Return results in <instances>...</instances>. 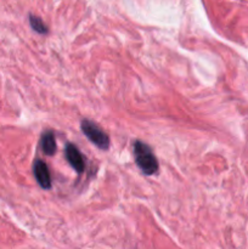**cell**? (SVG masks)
Listing matches in <instances>:
<instances>
[{
    "instance_id": "cell-1",
    "label": "cell",
    "mask_w": 248,
    "mask_h": 249,
    "mask_svg": "<svg viewBox=\"0 0 248 249\" xmlns=\"http://www.w3.org/2000/svg\"><path fill=\"white\" fill-rule=\"evenodd\" d=\"M134 157L138 167L145 175H153L158 172V160L152 148L145 142L135 141L134 143Z\"/></svg>"
},
{
    "instance_id": "cell-2",
    "label": "cell",
    "mask_w": 248,
    "mask_h": 249,
    "mask_svg": "<svg viewBox=\"0 0 248 249\" xmlns=\"http://www.w3.org/2000/svg\"><path fill=\"white\" fill-rule=\"evenodd\" d=\"M82 131L85 136L88 138V140L91 141L95 146H97L101 150H107L109 146V139L107 136V134L100 128L97 124H95L94 122H90L88 119H84L82 122Z\"/></svg>"
},
{
    "instance_id": "cell-3",
    "label": "cell",
    "mask_w": 248,
    "mask_h": 249,
    "mask_svg": "<svg viewBox=\"0 0 248 249\" xmlns=\"http://www.w3.org/2000/svg\"><path fill=\"white\" fill-rule=\"evenodd\" d=\"M66 158H67L68 163L71 164V167L75 170L77 173L82 174L85 170V160L84 157L82 156L80 151L75 147L72 143H67L66 146Z\"/></svg>"
},
{
    "instance_id": "cell-4",
    "label": "cell",
    "mask_w": 248,
    "mask_h": 249,
    "mask_svg": "<svg viewBox=\"0 0 248 249\" xmlns=\"http://www.w3.org/2000/svg\"><path fill=\"white\" fill-rule=\"evenodd\" d=\"M33 173L36 181L43 189H50L51 177L49 173V168L41 160H36L33 164Z\"/></svg>"
},
{
    "instance_id": "cell-5",
    "label": "cell",
    "mask_w": 248,
    "mask_h": 249,
    "mask_svg": "<svg viewBox=\"0 0 248 249\" xmlns=\"http://www.w3.org/2000/svg\"><path fill=\"white\" fill-rule=\"evenodd\" d=\"M41 148H43L44 153L48 156H53L56 152V141H55V135H53V131H45L41 136L40 140Z\"/></svg>"
},
{
    "instance_id": "cell-6",
    "label": "cell",
    "mask_w": 248,
    "mask_h": 249,
    "mask_svg": "<svg viewBox=\"0 0 248 249\" xmlns=\"http://www.w3.org/2000/svg\"><path fill=\"white\" fill-rule=\"evenodd\" d=\"M29 23L31 27L39 34H46L48 33V27L44 23L43 19L38 16H34V15H29Z\"/></svg>"
}]
</instances>
